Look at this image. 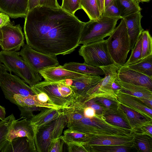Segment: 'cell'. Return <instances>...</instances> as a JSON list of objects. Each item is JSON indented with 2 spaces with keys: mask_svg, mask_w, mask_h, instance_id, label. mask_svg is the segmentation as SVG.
Returning a JSON list of instances; mask_svg holds the SVG:
<instances>
[{
  "mask_svg": "<svg viewBox=\"0 0 152 152\" xmlns=\"http://www.w3.org/2000/svg\"><path fill=\"white\" fill-rule=\"evenodd\" d=\"M26 44L35 50L52 56L69 54L79 45L85 22L62 9L38 6L25 18Z\"/></svg>",
  "mask_w": 152,
  "mask_h": 152,
  "instance_id": "obj_1",
  "label": "cell"
},
{
  "mask_svg": "<svg viewBox=\"0 0 152 152\" xmlns=\"http://www.w3.org/2000/svg\"><path fill=\"white\" fill-rule=\"evenodd\" d=\"M66 125L68 128L94 135H133L132 130L110 124L105 121L103 115L96 114L92 118L84 117L78 121L67 123Z\"/></svg>",
  "mask_w": 152,
  "mask_h": 152,
  "instance_id": "obj_2",
  "label": "cell"
},
{
  "mask_svg": "<svg viewBox=\"0 0 152 152\" xmlns=\"http://www.w3.org/2000/svg\"><path fill=\"white\" fill-rule=\"evenodd\" d=\"M15 50L0 51V61L6 68L7 71L13 72L32 87L41 82L42 77L34 72Z\"/></svg>",
  "mask_w": 152,
  "mask_h": 152,
  "instance_id": "obj_3",
  "label": "cell"
},
{
  "mask_svg": "<svg viewBox=\"0 0 152 152\" xmlns=\"http://www.w3.org/2000/svg\"><path fill=\"white\" fill-rule=\"evenodd\" d=\"M121 19L119 25L107 39L109 52L114 64L118 67L125 64L130 50L126 24L124 20Z\"/></svg>",
  "mask_w": 152,
  "mask_h": 152,
  "instance_id": "obj_4",
  "label": "cell"
},
{
  "mask_svg": "<svg viewBox=\"0 0 152 152\" xmlns=\"http://www.w3.org/2000/svg\"><path fill=\"white\" fill-rule=\"evenodd\" d=\"M119 19L101 15L97 19L90 20L84 23L81 33L79 45L101 41L109 36L114 30Z\"/></svg>",
  "mask_w": 152,
  "mask_h": 152,
  "instance_id": "obj_5",
  "label": "cell"
},
{
  "mask_svg": "<svg viewBox=\"0 0 152 152\" xmlns=\"http://www.w3.org/2000/svg\"><path fill=\"white\" fill-rule=\"evenodd\" d=\"M79 53L83 57L84 63L93 66L114 64L108 51L107 39L83 44Z\"/></svg>",
  "mask_w": 152,
  "mask_h": 152,
  "instance_id": "obj_6",
  "label": "cell"
},
{
  "mask_svg": "<svg viewBox=\"0 0 152 152\" xmlns=\"http://www.w3.org/2000/svg\"><path fill=\"white\" fill-rule=\"evenodd\" d=\"M67 122V118L62 111L57 119L40 128L35 139L37 151L48 152L52 140L61 135Z\"/></svg>",
  "mask_w": 152,
  "mask_h": 152,
  "instance_id": "obj_7",
  "label": "cell"
},
{
  "mask_svg": "<svg viewBox=\"0 0 152 152\" xmlns=\"http://www.w3.org/2000/svg\"><path fill=\"white\" fill-rule=\"evenodd\" d=\"M100 68L103 70L105 75L102 80L94 87L89 90L86 96L91 98L101 97L113 100H117V95L112 89L113 83L118 80L117 71L119 67L114 64Z\"/></svg>",
  "mask_w": 152,
  "mask_h": 152,
  "instance_id": "obj_8",
  "label": "cell"
},
{
  "mask_svg": "<svg viewBox=\"0 0 152 152\" xmlns=\"http://www.w3.org/2000/svg\"><path fill=\"white\" fill-rule=\"evenodd\" d=\"M0 86L5 98L15 104L13 96L15 94L25 96L35 94L31 87L26 84L23 80L7 71L2 75Z\"/></svg>",
  "mask_w": 152,
  "mask_h": 152,
  "instance_id": "obj_9",
  "label": "cell"
},
{
  "mask_svg": "<svg viewBox=\"0 0 152 152\" xmlns=\"http://www.w3.org/2000/svg\"><path fill=\"white\" fill-rule=\"evenodd\" d=\"M18 52L30 67L37 73L43 69L59 65L56 56L36 51L27 44H24Z\"/></svg>",
  "mask_w": 152,
  "mask_h": 152,
  "instance_id": "obj_10",
  "label": "cell"
},
{
  "mask_svg": "<svg viewBox=\"0 0 152 152\" xmlns=\"http://www.w3.org/2000/svg\"><path fill=\"white\" fill-rule=\"evenodd\" d=\"M2 41L0 46L2 50L19 51L24 45V36L20 24L14 25L10 22L1 28Z\"/></svg>",
  "mask_w": 152,
  "mask_h": 152,
  "instance_id": "obj_11",
  "label": "cell"
},
{
  "mask_svg": "<svg viewBox=\"0 0 152 152\" xmlns=\"http://www.w3.org/2000/svg\"><path fill=\"white\" fill-rule=\"evenodd\" d=\"M37 132L34 126L27 118L21 120H15L11 123L7 135L10 141L14 139L26 137L28 139L32 152H36L35 139Z\"/></svg>",
  "mask_w": 152,
  "mask_h": 152,
  "instance_id": "obj_12",
  "label": "cell"
},
{
  "mask_svg": "<svg viewBox=\"0 0 152 152\" xmlns=\"http://www.w3.org/2000/svg\"><path fill=\"white\" fill-rule=\"evenodd\" d=\"M58 81L44 80L31 87L35 94L39 92L46 94L52 104L61 106L62 109L67 107L71 104V96L68 98L62 96L58 90Z\"/></svg>",
  "mask_w": 152,
  "mask_h": 152,
  "instance_id": "obj_13",
  "label": "cell"
},
{
  "mask_svg": "<svg viewBox=\"0 0 152 152\" xmlns=\"http://www.w3.org/2000/svg\"><path fill=\"white\" fill-rule=\"evenodd\" d=\"M103 78L100 75H88L74 79L60 80L62 83L70 86L73 92L72 97L84 96L87 91L99 83Z\"/></svg>",
  "mask_w": 152,
  "mask_h": 152,
  "instance_id": "obj_14",
  "label": "cell"
},
{
  "mask_svg": "<svg viewBox=\"0 0 152 152\" xmlns=\"http://www.w3.org/2000/svg\"><path fill=\"white\" fill-rule=\"evenodd\" d=\"M83 143L85 145H118L133 148L134 135L125 136L94 135L88 134Z\"/></svg>",
  "mask_w": 152,
  "mask_h": 152,
  "instance_id": "obj_15",
  "label": "cell"
},
{
  "mask_svg": "<svg viewBox=\"0 0 152 152\" xmlns=\"http://www.w3.org/2000/svg\"><path fill=\"white\" fill-rule=\"evenodd\" d=\"M117 72L118 80L143 86L152 91V77L132 69L126 66L119 67Z\"/></svg>",
  "mask_w": 152,
  "mask_h": 152,
  "instance_id": "obj_16",
  "label": "cell"
},
{
  "mask_svg": "<svg viewBox=\"0 0 152 152\" xmlns=\"http://www.w3.org/2000/svg\"><path fill=\"white\" fill-rule=\"evenodd\" d=\"M117 111L128 124L133 133L144 126L152 125V119L144 116L119 102Z\"/></svg>",
  "mask_w": 152,
  "mask_h": 152,
  "instance_id": "obj_17",
  "label": "cell"
},
{
  "mask_svg": "<svg viewBox=\"0 0 152 152\" xmlns=\"http://www.w3.org/2000/svg\"><path fill=\"white\" fill-rule=\"evenodd\" d=\"M39 73L45 80L50 81L78 78L86 75L67 70L63 66L60 65L43 69L40 70Z\"/></svg>",
  "mask_w": 152,
  "mask_h": 152,
  "instance_id": "obj_18",
  "label": "cell"
},
{
  "mask_svg": "<svg viewBox=\"0 0 152 152\" xmlns=\"http://www.w3.org/2000/svg\"><path fill=\"white\" fill-rule=\"evenodd\" d=\"M28 0H0V12L13 18L26 17Z\"/></svg>",
  "mask_w": 152,
  "mask_h": 152,
  "instance_id": "obj_19",
  "label": "cell"
},
{
  "mask_svg": "<svg viewBox=\"0 0 152 152\" xmlns=\"http://www.w3.org/2000/svg\"><path fill=\"white\" fill-rule=\"evenodd\" d=\"M118 101L124 105L152 119V110L144 104L137 97L122 93L119 91L115 92Z\"/></svg>",
  "mask_w": 152,
  "mask_h": 152,
  "instance_id": "obj_20",
  "label": "cell"
},
{
  "mask_svg": "<svg viewBox=\"0 0 152 152\" xmlns=\"http://www.w3.org/2000/svg\"><path fill=\"white\" fill-rule=\"evenodd\" d=\"M142 17L141 11H139L122 18L126 24L130 40V50L133 48L139 36L144 30L141 24Z\"/></svg>",
  "mask_w": 152,
  "mask_h": 152,
  "instance_id": "obj_21",
  "label": "cell"
},
{
  "mask_svg": "<svg viewBox=\"0 0 152 152\" xmlns=\"http://www.w3.org/2000/svg\"><path fill=\"white\" fill-rule=\"evenodd\" d=\"M61 112L60 110L45 108L30 120L37 132L40 128L57 119Z\"/></svg>",
  "mask_w": 152,
  "mask_h": 152,
  "instance_id": "obj_22",
  "label": "cell"
},
{
  "mask_svg": "<svg viewBox=\"0 0 152 152\" xmlns=\"http://www.w3.org/2000/svg\"><path fill=\"white\" fill-rule=\"evenodd\" d=\"M121 86L119 91L138 98H152V91L141 86L120 81H115Z\"/></svg>",
  "mask_w": 152,
  "mask_h": 152,
  "instance_id": "obj_23",
  "label": "cell"
},
{
  "mask_svg": "<svg viewBox=\"0 0 152 152\" xmlns=\"http://www.w3.org/2000/svg\"><path fill=\"white\" fill-rule=\"evenodd\" d=\"M63 66L66 69L88 75H104L103 70L99 67H94L84 63L71 62L65 64Z\"/></svg>",
  "mask_w": 152,
  "mask_h": 152,
  "instance_id": "obj_24",
  "label": "cell"
},
{
  "mask_svg": "<svg viewBox=\"0 0 152 152\" xmlns=\"http://www.w3.org/2000/svg\"><path fill=\"white\" fill-rule=\"evenodd\" d=\"M16 102L19 106L23 107L34 106L57 110H61L62 108L58 105L40 101L38 99L36 94L27 96L18 95L16 98Z\"/></svg>",
  "mask_w": 152,
  "mask_h": 152,
  "instance_id": "obj_25",
  "label": "cell"
},
{
  "mask_svg": "<svg viewBox=\"0 0 152 152\" xmlns=\"http://www.w3.org/2000/svg\"><path fill=\"white\" fill-rule=\"evenodd\" d=\"M2 152H32L28 139L26 137L15 138L8 141Z\"/></svg>",
  "mask_w": 152,
  "mask_h": 152,
  "instance_id": "obj_26",
  "label": "cell"
},
{
  "mask_svg": "<svg viewBox=\"0 0 152 152\" xmlns=\"http://www.w3.org/2000/svg\"><path fill=\"white\" fill-rule=\"evenodd\" d=\"M133 148L137 151L152 152V137L148 135L134 134Z\"/></svg>",
  "mask_w": 152,
  "mask_h": 152,
  "instance_id": "obj_27",
  "label": "cell"
},
{
  "mask_svg": "<svg viewBox=\"0 0 152 152\" xmlns=\"http://www.w3.org/2000/svg\"><path fill=\"white\" fill-rule=\"evenodd\" d=\"M119 6L122 18L141 11L142 8L137 0H116Z\"/></svg>",
  "mask_w": 152,
  "mask_h": 152,
  "instance_id": "obj_28",
  "label": "cell"
},
{
  "mask_svg": "<svg viewBox=\"0 0 152 152\" xmlns=\"http://www.w3.org/2000/svg\"><path fill=\"white\" fill-rule=\"evenodd\" d=\"M126 66L132 69L152 77V55L141 59L137 63Z\"/></svg>",
  "mask_w": 152,
  "mask_h": 152,
  "instance_id": "obj_29",
  "label": "cell"
},
{
  "mask_svg": "<svg viewBox=\"0 0 152 152\" xmlns=\"http://www.w3.org/2000/svg\"><path fill=\"white\" fill-rule=\"evenodd\" d=\"M80 6L90 20L97 19L101 15L96 0H80Z\"/></svg>",
  "mask_w": 152,
  "mask_h": 152,
  "instance_id": "obj_30",
  "label": "cell"
},
{
  "mask_svg": "<svg viewBox=\"0 0 152 152\" xmlns=\"http://www.w3.org/2000/svg\"><path fill=\"white\" fill-rule=\"evenodd\" d=\"M103 115L105 121L110 124L132 130L128 124L119 114L117 110L110 111H106Z\"/></svg>",
  "mask_w": 152,
  "mask_h": 152,
  "instance_id": "obj_31",
  "label": "cell"
},
{
  "mask_svg": "<svg viewBox=\"0 0 152 152\" xmlns=\"http://www.w3.org/2000/svg\"><path fill=\"white\" fill-rule=\"evenodd\" d=\"M85 146L88 152H128L133 148L127 146L118 145Z\"/></svg>",
  "mask_w": 152,
  "mask_h": 152,
  "instance_id": "obj_32",
  "label": "cell"
},
{
  "mask_svg": "<svg viewBox=\"0 0 152 152\" xmlns=\"http://www.w3.org/2000/svg\"><path fill=\"white\" fill-rule=\"evenodd\" d=\"M13 114L0 121V152H2L8 141L7 135L12 122L15 120Z\"/></svg>",
  "mask_w": 152,
  "mask_h": 152,
  "instance_id": "obj_33",
  "label": "cell"
},
{
  "mask_svg": "<svg viewBox=\"0 0 152 152\" xmlns=\"http://www.w3.org/2000/svg\"><path fill=\"white\" fill-rule=\"evenodd\" d=\"M62 136L64 142H84L88 138L89 135L73 129L68 128L64 130Z\"/></svg>",
  "mask_w": 152,
  "mask_h": 152,
  "instance_id": "obj_34",
  "label": "cell"
},
{
  "mask_svg": "<svg viewBox=\"0 0 152 152\" xmlns=\"http://www.w3.org/2000/svg\"><path fill=\"white\" fill-rule=\"evenodd\" d=\"M142 33L139 36L132 51L130 56L123 66H128L138 62L142 57Z\"/></svg>",
  "mask_w": 152,
  "mask_h": 152,
  "instance_id": "obj_35",
  "label": "cell"
},
{
  "mask_svg": "<svg viewBox=\"0 0 152 152\" xmlns=\"http://www.w3.org/2000/svg\"><path fill=\"white\" fill-rule=\"evenodd\" d=\"M142 53L141 60L152 55V38L149 31L143 30L142 33Z\"/></svg>",
  "mask_w": 152,
  "mask_h": 152,
  "instance_id": "obj_36",
  "label": "cell"
},
{
  "mask_svg": "<svg viewBox=\"0 0 152 152\" xmlns=\"http://www.w3.org/2000/svg\"><path fill=\"white\" fill-rule=\"evenodd\" d=\"M102 15L109 18H122L119 6L116 0H113L104 7Z\"/></svg>",
  "mask_w": 152,
  "mask_h": 152,
  "instance_id": "obj_37",
  "label": "cell"
},
{
  "mask_svg": "<svg viewBox=\"0 0 152 152\" xmlns=\"http://www.w3.org/2000/svg\"><path fill=\"white\" fill-rule=\"evenodd\" d=\"M80 0H62L61 8L68 13L75 15V12L81 9Z\"/></svg>",
  "mask_w": 152,
  "mask_h": 152,
  "instance_id": "obj_38",
  "label": "cell"
},
{
  "mask_svg": "<svg viewBox=\"0 0 152 152\" xmlns=\"http://www.w3.org/2000/svg\"><path fill=\"white\" fill-rule=\"evenodd\" d=\"M97 102L104 107L107 111L117 110L118 101L104 97H97L93 98Z\"/></svg>",
  "mask_w": 152,
  "mask_h": 152,
  "instance_id": "obj_39",
  "label": "cell"
},
{
  "mask_svg": "<svg viewBox=\"0 0 152 152\" xmlns=\"http://www.w3.org/2000/svg\"><path fill=\"white\" fill-rule=\"evenodd\" d=\"M45 108L34 106L20 107L19 108L20 112V116L21 118H27L30 120L34 115V111H41Z\"/></svg>",
  "mask_w": 152,
  "mask_h": 152,
  "instance_id": "obj_40",
  "label": "cell"
},
{
  "mask_svg": "<svg viewBox=\"0 0 152 152\" xmlns=\"http://www.w3.org/2000/svg\"><path fill=\"white\" fill-rule=\"evenodd\" d=\"M65 143L61 135L57 138L53 139L50 146L48 152H62L63 151L64 144Z\"/></svg>",
  "mask_w": 152,
  "mask_h": 152,
  "instance_id": "obj_41",
  "label": "cell"
},
{
  "mask_svg": "<svg viewBox=\"0 0 152 152\" xmlns=\"http://www.w3.org/2000/svg\"><path fill=\"white\" fill-rule=\"evenodd\" d=\"M69 152H88L83 142H65Z\"/></svg>",
  "mask_w": 152,
  "mask_h": 152,
  "instance_id": "obj_42",
  "label": "cell"
},
{
  "mask_svg": "<svg viewBox=\"0 0 152 152\" xmlns=\"http://www.w3.org/2000/svg\"><path fill=\"white\" fill-rule=\"evenodd\" d=\"M58 82V90L61 95L65 98H68L73 94V92L71 88L69 86L61 83L60 81Z\"/></svg>",
  "mask_w": 152,
  "mask_h": 152,
  "instance_id": "obj_43",
  "label": "cell"
},
{
  "mask_svg": "<svg viewBox=\"0 0 152 152\" xmlns=\"http://www.w3.org/2000/svg\"><path fill=\"white\" fill-rule=\"evenodd\" d=\"M133 134L147 135L152 137V125L144 126L133 132Z\"/></svg>",
  "mask_w": 152,
  "mask_h": 152,
  "instance_id": "obj_44",
  "label": "cell"
},
{
  "mask_svg": "<svg viewBox=\"0 0 152 152\" xmlns=\"http://www.w3.org/2000/svg\"><path fill=\"white\" fill-rule=\"evenodd\" d=\"M39 6L52 8H58L61 7L57 0H39Z\"/></svg>",
  "mask_w": 152,
  "mask_h": 152,
  "instance_id": "obj_45",
  "label": "cell"
},
{
  "mask_svg": "<svg viewBox=\"0 0 152 152\" xmlns=\"http://www.w3.org/2000/svg\"><path fill=\"white\" fill-rule=\"evenodd\" d=\"M10 17L4 13H0V28L10 22Z\"/></svg>",
  "mask_w": 152,
  "mask_h": 152,
  "instance_id": "obj_46",
  "label": "cell"
},
{
  "mask_svg": "<svg viewBox=\"0 0 152 152\" xmlns=\"http://www.w3.org/2000/svg\"><path fill=\"white\" fill-rule=\"evenodd\" d=\"M36 95L38 99L40 101L44 103L52 104L49 97L45 93L39 92L37 93Z\"/></svg>",
  "mask_w": 152,
  "mask_h": 152,
  "instance_id": "obj_47",
  "label": "cell"
},
{
  "mask_svg": "<svg viewBox=\"0 0 152 152\" xmlns=\"http://www.w3.org/2000/svg\"><path fill=\"white\" fill-rule=\"evenodd\" d=\"M84 114L85 117L91 118L96 115L95 110L90 107H87L84 109Z\"/></svg>",
  "mask_w": 152,
  "mask_h": 152,
  "instance_id": "obj_48",
  "label": "cell"
},
{
  "mask_svg": "<svg viewBox=\"0 0 152 152\" xmlns=\"http://www.w3.org/2000/svg\"><path fill=\"white\" fill-rule=\"evenodd\" d=\"M137 98L145 105L152 109V98Z\"/></svg>",
  "mask_w": 152,
  "mask_h": 152,
  "instance_id": "obj_49",
  "label": "cell"
},
{
  "mask_svg": "<svg viewBox=\"0 0 152 152\" xmlns=\"http://www.w3.org/2000/svg\"><path fill=\"white\" fill-rule=\"evenodd\" d=\"M39 0H28V11L39 5Z\"/></svg>",
  "mask_w": 152,
  "mask_h": 152,
  "instance_id": "obj_50",
  "label": "cell"
},
{
  "mask_svg": "<svg viewBox=\"0 0 152 152\" xmlns=\"http://www.w3.org/2000/svg\"><path fill=\"white\" fill-rule=\"evenodd\" d=\"M100 15H102L104 9V0H96Z\"/></svg>",
  "mask_w": 152,
  "mask_h": 152,
  "instance_id": "obj_51",
  "label": "cell"
},
{
  "mask_svg": "<svg viewBox=\"0 0 152 152\" xmlns=\"http://www.w3.org/2000/svg\"><path fill=\"white\" fill-rule=\"evenodd\" d=\"M7 71V69L4 65L0 61V84L3 74Z\"/></svg>",
  "mask_w": 152,
  "mask_h": 152,
  "instance_id": "obj_52",
  "label": "cell"
},
{
  "mask_svg": "<svg viewBox=\"0 0 152 152\" xmlns=\"http://www.w3.org/2000/svg\"><path fill=\"white\" fill-rule=\"evenodd\" d=\"M5 109L4 107L0 105V120H3L5 118Z\"/></svg>",
  "mask_w": 152,
  "mask_h": 152,
  "instance_id": "obj_53",
  "label": "cell"
},
{
  "mask_svg": "<svg viewBox=\"0 0 152 152\" xmlns=\"http://www.w3.org/2000/svg\"><path fill=\"white\" fill-rule=\"evenodd\" d=\"M112 89L115 93L116 91H119L121 89L120 86L115 81L112 85Z\"/></svg>",
  "mask_w": 152,
  "mask_h": 152,
  "instance_id": "obj_54",
  "label": "cell"
},
{
  "mask_svg": "<svg viewBox=\"0 0 152 152\" xmlns=\"http://www.w3.org/2000/svg\"><path fill=\"white\" fill-rule=\"evenodd\" d=\"M113 0H104V7Z\"/></svg>",
  "mask_w": 152,
  "mask_h": 152,
  "instance_id": "obj_55",
  "label": "cell"
},
{
  "mask_svg": "<svg viewBox=\"0 0 152 152\" xmlns=\"http://www.w3.org/2000/svg\"><path fill=\"white\" fill-rule=\"evenodd\" d=\"M139 3L140 2H148L150 1L151 0H137Z\"/></svg>",
  "mask_w": 152,
  "mask_h": 152,
  "instance_id": "obj_56",
  "label": "cell"
},
{
  "mask_svg": "<svg viewBox=\"0 0 152 152\" xmlns=\"http://www.w3.org/2000/svg\"><path fill=\"white\" fill-rule=\"evenodd\" d=\"M2 41V34L1 28H0V45Z\"/></svg>",
  "mask_w": 152,
  "mask_h": 152,
  "instance_id": "obj_57",
  "label": "cell"
}]
</instances>
